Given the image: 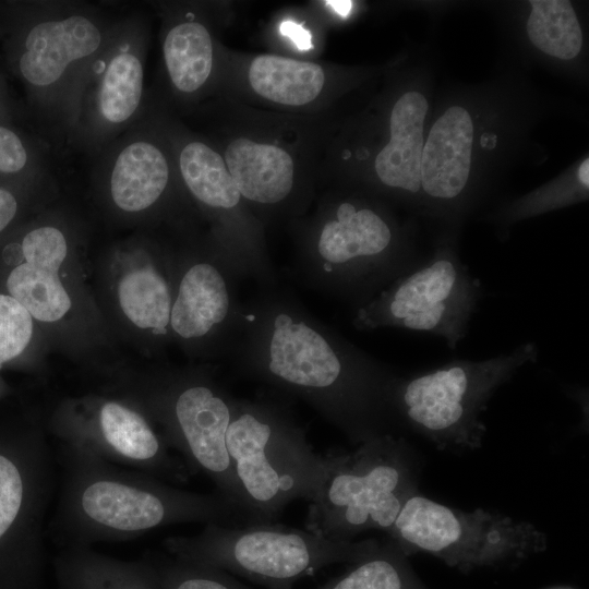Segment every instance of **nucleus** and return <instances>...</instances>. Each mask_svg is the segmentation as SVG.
<instances>
[{"label":"nucleus","mask_w":589,"mask_h":589,"mask_svg":"<svg viewBox=\"0 0 589 589\" xmlns=\"http://www.w3.org/2000/svg\"><path fill=\"white\" fill-rule=\"evenodd\" d=\"M227 351L239 375L301 399L356 443L384 433L390 375L278 285L242 302Z\"/></svg>","instance_id":"f257e3e1"},{"label":"nucleus","mask_w":589,"mask_h":589,"mask_svg":"<svg viewBox=\"0 0 589 589\" xmlns=\"http://www.w3.org/2000/svg\"><path fill=\"white\" fill-rule=\"evenodd\" d=\"M57 455L62 481L50 531L64 548L125 541L173 524H255L217 492L185 491L67 445Z\"/></svg>","instance_id":"f03ea898"},{"label":"nucleus","mask_w":589,"mask_h":589,"mask_svg":"<svg viewBox=\"0 0 589 589\" xmlns=\"http://www.w3.org/2000/svg\"><path fill=\"white\" fill-rule=\"evenodd\" d=\"M226 446L256 524L274 522L294 500H311L329 466V454H317L291 413L267 399L237 398Z\"/></svg>","instance_id":"7ed1b4c3"},{"label":"nucleus","mask_w":589,"mask_h":589,"mask_svg":"<svg viewBox=\"0 0 589 589\" xmlns=\"http://www.w3.org/2000/svg\"><path fill=\"white\" fill-rule=\"evenodd\" d=\"M378 544L375 539L329 540L273 522L238 527L207 524L195 536L163 541L173 557L237 574L267 589H292L318 569L353 563Z\"/></svg>","instance_id":"20e7f679"},{"label":"nucleus","mask_w":589,"mask_h":589,"mask_svg":"<svg viewBox=\"0 0 589 589\" xmlns=\"http://www.w3.org/2000/svg\"><path fill=\"white\" fill-rule=\"evenodd\" d=\"M417 492L402 440L375 434L352 452L329 454L327 472L309 500L305 530L336 541L368 530L387 533Z\"/></svg>","instance_id":"39448f33"},{"label":"nucleus","mask_w":589,"mask_h":589,"mask_svg":"<svg viewBox=\"0 0 589 589\" xmlns=\"http://www.w3.org/2000/svg\"><path fill=\"white\" fill-rule=\"evenodd\" d=\"M537 357V346L526 342L486 360L454 361L408 380L392 378L386 408L394 409L440 449L479 448L486 433L482 414L489 400Z\"/></svg>","instance_id":"423d86ee"},{"label":"nucleus","mask_w":589,"mask_h":589,"mask_svg":"<svg viewBox=\"0 0 589 589\" xmlns=\"http://www.w3.org/2000/svg\"><path fill=\"white\" fill-rule=\"evenodd\" d=\"M387 536L408 557L429 553L462 573L514 566L548 545L532 522L482 508L461 510L419 492L405 502Z\"/></svg>","instance_id":"0eeeda50"},{"label":"nucleus","mask_w":589,"mask_h":589,"mask_svg":"<svg viewBox=\"0 0 589 589\" xmlns=\"http://www.w3.org/2000/svg\"><path fill=\"white\" fill-rule=\"evenodd\" d=\"M51 453L39 433L0 436V589H43Z\"/></svg>","instance_id":"6e6552de"},{"label":"nucleus","mask_w":589,"mask_h":589,"mask_svg":"<svg viewBox=\"0 0 589 589\" xmlns=\"http://www.w3.org/2000/svg\"><path fill=\"white\" fill-rule=\"evenodd\" d=\"M478 297L479 285L467 269L454 256L442 254L360 303L352 323L360 330L429 332L455 349L467 333Z\"/></svg>","instance_id":"1a4fd4ad"},{"label":"nucleus","mask_w":589,"mask_h":589,"mask_svg":"<svg viewBox=\"0 0 589 589\" xmlns=\"http://www.w3.org/2000/svg\"><path fill=\"white\" fill-rule=\"evenodd\" d=\"M237 397L214 380H177L152 397V408L166 430L164 440L178 449L187 467L201 471L216 492L245 512L243 494L236 480L226 446V432ZM256 524V522H255Z\"/></svg>","instance_id":"9d476101"},{"label":"nucleus","mask_w":589,"mask_h":589,"mask_svg":"<svg viewBox=\"0 0 589 589\" xmlns=\"http://www.w3.org/2000/svg\"><path fill=\"white\" fill-rule=\"evenodd\" d=\"M393 232L373 209L340 203L322 224L313 245L293 268L318 292L346 294L386 276Z\"/></svg>","instance_id":"9b49d317"},{"label":"nucleus","mask_w":589,"mask_h":589,"mask_svg":"<svg viewBox=\"0 0 589 589\" xmlns=\"http://www.w3.org/2000/svg\"><path fill=\"white\" fill-rule=\"evenodd\" d=\"M94 408L89 418L62 416L58 433L64 445L171 484L189 481L191 471L185 462L170 453L144 414L117 400H106Z\"/></svg>","instance_id":"f8f14e48"},{"label":"nucleus","mask_w":589,"mask_h":589,"mask_svg":"<svg viewBox=\"0 0 589 589\" xmlns=\"http://www.w3.org/2000/svg\"><path fill=\"white\" fill-rule=\"evenodd\" d=\"M104 46L105 34L88 14L47 17L28 31L20 72L31 85L49 91L62 84L76 67L97 57Z\"/></svg>","instance_id":"ddd939ff"},{"label":"nucleus","mask_w":589,"mask_h":589,"mask_svg":"<svg viewBox=\"0 0 589 589\" xmlns=\"http://www.w3.org/2000/svg\"><path fill=\"white\" fill-rule=\"evenodd\" d=\"M238 280L227 264L197 262L189 266L172 301L171 329L187 340L220 333L228 348L242 314Z\"/></svg>","instance_id":"4468645a"},{"label":"nucleus","mask_w":589,"mask_h":589,"mask_svg":"<svg viewBox=\"0 0 589 589\" xmlns=\"http://www.w3.org/2000/svg\"><path fill=\"white\" fill-rule=\"evenodd\" d=\"M24 263L16 265L7 279V288L38 321L60 320L71 308V299L58 276L68 254L63 232L52 226L31 230L22 240Z\"/></svg>","instance_id":"2eb2a0df"},{"label":"nucleus","mask_w":589,"mask_h":589,"mask_svg":"<svg viewBox=\"0 0 589 589\" xmlns=\"http://www.w3.org/2000/svg\"><path fill=\"white\" fill-rule=\"evenodd\" d=\"M95 59L88 107L99 128L124 125L137 112L144 88V65L129 40L101 50Z\"/></svg>","instance_id":"dca6fc26"},{"label":"nucleus","mask_w":589,"mask_h":589,"mask_svg":"<svg viewBox=\"0 0 589 589\" xmlns=\"http://www.w3.org/2000/svg\"><path fill=\"white\" fill-rule=\"evenodd\" d=\"M473 125L469 112L450 107L431 128L421 156V189L453 199L465 188L471 164Z\"/></svg>","instance_id":"f3484780"},{"label":"nucleus","mask_w":589,"mask_h":589,"mask_svg":"<svg viewBox=\"0 0 589 589\" xmlns=\"http://www.w3.org/2000/svg\"><path fill=\"white\" fill-rule=\"evenodd\" d=\"M225 163L241 197L250 202L276 205L293 189V161L279 146L239 137L227 146Z\"/></svg>","instance_id":"a211bd4d"},{"label":"nucleus","mask_w":589,"mask_h":589,"mask_svg":"<svg viewBox=\"0 0 589 589\" xmlns=\"http://www.w3.org/2000/svg\"><path fill=\"white\" fill-rule=\"evenodd\" d=\"M61 589H160L153 557L122 561L91 546L64 548L53 560Z\"/></svg>","instance_id":"6ab92c4d"},{"label":"nucleus","mask_w":589,"mask_h":589,"mask_svg":"<svg viewBox=\"0 0 589 589\" xmlns=\"http://www.w3.org/2000/svg\"><path fill=\"white\" fill-rule=\"evenodd\" d=\"M428 101L419 92L404 94L390 115V140L375 159L380 180L411 193L421 189L423 122Z\"/></svg>","instance_id":"aec40b11"},{"label":"nucleus","mask_w":589,"mask_h":589,"mask_svg":"<svg viewBox=\"0 0 589 589\" xmlns=\"http://www.w3.org/2000/svg\"><path fill=\"white\" fill-rule=\"evenodd\" d=\"M109 193L125 213H140L153 206L169 182V165L152 142L134 139L115 155L109 168Z\"/></svg>","instance_id":"412c9836"},{"label":"nucleus","mask_w":589,"mask_h":589,"mask_svg":"<svg viewBox=\"0 0 589 589\" xmlns=\"http://www.w3.org/2000/svg\"><path fill=\"white\" fill-rule=\"evenodd\" d=\"M249 81L252 88L268 100L302 106L320 95L325 76L316 63L262 55L251 62Z\"/></svg>","instance_id":"4be33fe9"},{"label":"nucleus","mask_w":589,"mask_h":589,"mask_svg":"<svg viewBox=\"0 0 589 589\" xmlns=\"http://www.w3.org/2000/svg\"><path fill=\"white\" fill-rule=\"evenodd\" d=\"M163 52L170 81L179 92H196L207 81L214 56L203 24L187 21L175 25L165 37Z\"/></svg>","instance_id":"5701e85b"},{"label":"nucleus","mask_w":589,"mask_h":589,"mask_svg":"<svg viewBox=\"0 0 589 589\" xmlns=\"http://www.w3.org/2000/svg\"><path fill=\"white\" fill-rule=\"evenodd\" d=\"M179 168L191 194L217 211H233L241 195L223 157L201 142L188 143L180 152Z\"/></svg>","instance_id":"b1692460"},{"label":"nucleus","mask_w":589,"mask_h":589,"mask_svg":"<svg viewBox=\"0 0 589 589\" xmlns=\"http://www.w3.org/2000/svg\"><path fill=\"white\" fill-rule=\"evenodd\" d=\"M348 568L318 589H428L390 540L347 564Z\"/></svg>","instance_id":"393cba45"},{"label":"nucleus","mask_w":589,"mask_h":589,"mask_svg":"<svg viewBox=\"0 0 589 589\" xmlns=\"http://www.w3.org/2000/svg\"><path fill=\"white\" fill-rule=\"evenodd\" d=\"M118 298L125 316L140 328L166 335L172 298L169 285L152 266L125 274L119 283Z\"/></svg>","instance_id":"a878e982"},{"label":"nucleus","mask_w":589,"mask_h":589,"mask_svg":"<svg viewBox=\"0 0 589 589\" xmlns=\"http://www.w3.org/2000/svg\"><path fill=\"white\" fill-rule=\"evenodd\" d=\"M527 22L531 43L541 51L563 59L575 58L581 49L582 33L576 13L566 0H532Z\"/></svg>","instance_id":"bb28decb"},{"label":"nucleus","mask_w":589,"mask_h":589,"mask_svg":"<svg viewBox=\"0 0 589 589\" xmlns=\"http://www.w3.org/2000/svg\"><path fill=\"white\" fill-rule=\"evenodd\" d=\"M152 557L158 572L160 589H252L221 569L173 556Z\"/></svg>","instance_id":"cd10ccee"},{"label":"nucleus","mask_w":589,"mask_h":589,"mask_svg":"<svg viewBox=\"0 0 589 589\" xmlns=\"http://www.w3.org/2000/svg\"><path fill=\"white\" fill-rule=\"evenodd\" d=\"M32 334L31 314L11 296L0 294V368L24 351Z\"/></svg>","instance_id":"c85d7f7f"},{"label":"nucleus","mask_w":589,"mask_h":589,"mask_svg":"<svg viewBox=\"0 0 589 589\" xmlns=\"http://www.w3.org/2000/svg\"><path fill=\"white\" fill-rule=\"evenodd\" d=\"M27 161L28 153L19 135L0 125V172H19Z\"/></svg>","instance_id":"c756f323"},{"label":"nucleus","mask_w":589,"mask_h":589,"mask_svg":"<svg viewBox=\"0 0 589 589\" xmlns=\"http://www.w3.org/2000/svg\"><path fill=\"white\" fill-rule=\"evenodd\" d=\"M279 32L283 36L288 37L300 50L313 48L311 34L301 24L284 21L279 25Z\"/></svg>","instance_id":"7c9ffc66"},{"label":"nucleus","mask_w":589,"mask_h":589,"mask_svg":"<svg viewBox=\"0 0 589 589\" xmlns=\"http://www.w3.org/2000/svg\"><path fill=\"white\" fill-rule=\"evenodd\" d=\"M17 211L14 195L0 188V232L12 221Z\"/></svg>","instance_id":"2f4dec72"},{"label":"nucleus","mask_w":589,"mask_h":589,"mask_svg":"<svg viewBox=\"0 0 589 589\" xmlns=\"http://www.w3.org/2000/svg\"><path fill=\"white\" fill-rule=\"evenodd\" d=\"M325 3L341 16H347L352 7L351 1H325Z\"/></svg>","instance_id":"473e14b6"},{"label":"nucleus","mask_w":589,"mask_h":589,"mask_svg":"<svg viewBox=\"0 0 589 589\" xmlns=\"http://www.w3.org/2000/svg\"><path fill=\"white\" fill-rule=\"evenodd\" d=\"M578 177L580 182L588 188L589 185V160L588 158L582 161L578 170Z\"/></svg>","instance_id":"72a5a7b5"}]
</instances>
